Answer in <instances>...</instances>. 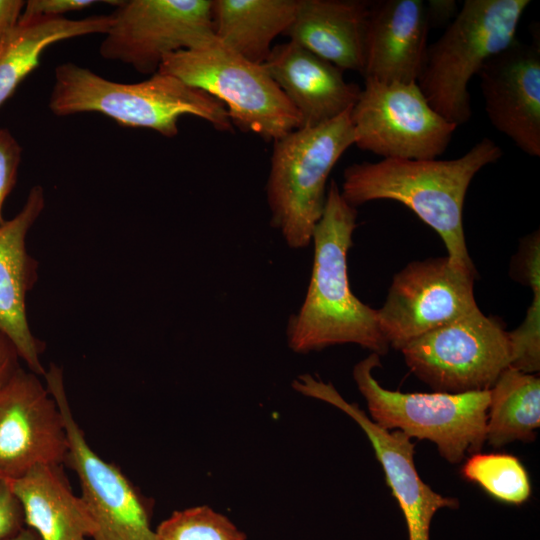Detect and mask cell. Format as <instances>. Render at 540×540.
<instances>
[{"label":"cell","mask_w":540,"mask_h":540,"mask_svg":"<svg viewBox=\"0 0 540 540\" xmlns=\"http://www.w3.org/2000/svg\"><path fill=\"white\" fill-rule=\"evenodd\" d=\"M158 72L178 78L222 102L232 124L265 141L301 127L298 113L263 65L248 61L215 35L164 57Z\"/></svg>","instance_id":"6"},{"label":"cell","mask_w":540,"mask_h":540,"mask_svg":"<svg viewBox=\"0 0 540 540\" xmlns=\"http://www.w3.org/2000/svg\"><path fill=\"white\" fill-rule=\"evenodd\" d=\"M46 386L62 413L68 438L65 463L77 475L83 502L95 525L93 540H156L150 509L120 468L88 444L65 390L62 368L51 363Z\"/></svg>","instance_id":"10"},{"label":"cell","mask_w":540,"mask_h":540,"mask_svg":"<svg viewBox=\"0 0 540 540\" xmlns=\"http://www.w3.org/2000/svg\"><path fill=\"white\" fill-rule=\"evenodd\" d=\"M110 25V15L82 19L38 17L19 21L0 43V106L22 80L38 67L41 54L47 47L75 37L104 35Z\"/></svg>","instance_id":"22"},{"label":"cell","mask_w":540,"mask_h":540,"mask_svg":"<svg viewBox=\"0 0 540 540\" xmlns=\"http://www.w3.org/2000/svg\"><path fill=\"white\" fill-rule=\"evenodd\" d=\"M25 526L22 506L11 482L0 476V540L15 536Z\"/></svg>","instance_id":"28"},{"label":"cell","mask_w":540,"mask_h":540,"mask_svg":"<svg viewBox=\"0 0 540 540\" xmlns=\"http://www.w3.org/2000/svg\"><path fill=\"white\" fill-rule=\"evenodd\" d=\"M155 533L156 540H247L230 519L206 505L174 511Z\"/></svg>","instance_id":"26"},{"label":"cell","mask_w":540,"mask_h":540,"mask_svg":"<svg viewBox=\"0 0 540 540\" xmlns=\"http://www.w3.org/2000/svg\"><path fill=\"white\" fill-rule=\"evenodd\" d=\"M263 66L298 113L301 127L338 117L361 92L341 69L292 41L273 46Z\"/></svg>","instance_id":"18"},{"label":"cell","mask_w":540,"mask_h":540,"mask_svg":"<svg viewBox=\"0 0 540 540\" xmlns=\"http://www.w3.org/2000/svg\"><path fill=\"white\" fill-rule=\"evenodd\" d=\"M370 5L359 0H299L284 35L342 71L362 74Z\"/></svg>","instance_id":"19"},{"label":"cell","mask_w":540,"mask_h":540,"mask_svg":"<svg viewBox=\"0 0 540 540\" xmlns=\"http://www.w3.org/2000/svg\"><path fill=\"white\" fill-rule=\"evenodd\" d=\"M495 129L524 153L540 156V46L515 39L477 74Z\"/></svg>","instance_id":"15"},{"label":"cell","mask_w":540,"mask_h":540,"mask_svg":"<svg viewBox=\"0 0 540 540\" xmlns=\"http://www.w3.org/2000/svg\"><path fill=\"white\" fill-rule=\"evenodd\" d=\"M461 475L501 503L522 505L531 495L529 474L511 454L474 453L462 465Z\"/></svg>","instance_id":"24"},{"label":"cell","mask_w":540,"mask_h":540,"mask_svg":"<svg viewBox=\"0 0 540 540\" xmlns=\"http://www.w3.org/2000/svg\"><path fill=\"white\" fill-rule=\"evenodd\" d=\"M18 352L9 338L0 331V388L21 367Z\"/></svg>","instance_id":"30"},{"label":"cell","mask_w":540,"mask_h":540,"mask_svg":"<svg viewBox=\"0 0 540 540\" xmlns=\"http://www.w3.org/2000/svg\"><path fill=\"white\" fill-rule=\"evenodd\" d=\"M502 149L483 138L456 159H382L353 163L343 173V198L353 207L394 200L412 210L442 238L456 267L475 272L468 254L463 209L475 175L502 157Z\"/></svg>","instance_id":"1"},{"label":"cell","mask_w":540,"mask_h":540,"mask_svg":"<svg viewBox=\"0 0 540 540\" xmlns=\"http://www.w3.org/2000/svg\"><path fill=\"white\" fill-rule=\"evenodd\" d=\"M97 2L94 0H29L25 2L19 21L38 17H63L65 13L88 8Z\"/></svg>","instance_id":"29"},{"label":"cell","mask_w":540,"mask_h":540,"mask_svg":"<svg viewBox=\"0 0 540 540\" xmlns=\"http://www.w3.org/2000/svg\"><path fill=\"white\" fill-rule=\"evenodd\" d=\"M21 158L22 148L16 138L9 130L0 128V226L5 222L3 207L15 186Z\"/></svg>","instance_id":"27"},{"label":"cell","mask_w":540,"mask_h":540,"mask_svg":"<svg viewBox=\"0 0 540 540\" xmlns=\"http://www.w3.org/2000/svg\"><path fill=\"white\" fill-rule=\"evenodd\" d=\"M292 385L295 391L340 409L362 428L403 513L408 540H430L435 514L443 508L456 509L459 503L456 498L435 492L421 479L415 466V445L411 439L398 430L377 425L357 404L346 401L330 383L304 374Z\"/></svg>","instance_id":"14"},{"label":"cell","mask_w":540,"mask_h":540,"mask_svg":"<svg viewBox=\"0 0 540 540\" xmlns=\"http://www.w3.org/2000/svg\"><path fill=\"white\" fill-rule=\"evenodd\" d=\"M529 0H466L442 36L428 46L419 88L456 127L472 116L468 84L485 62L515 39Z\"/></svg>","instance_id":"4"},{"label":"cell","mask_w":540,"mask_h":540,"mask_svg":"<svg viewBox=\"0 0 540 540\" xmlns=\"http://www.w3.org/2000/svg\"><path fill=\"white\" fill-rule=\"evenodd\" d=\"M67 452L55 398L38 375L20 367L0 388V476L12 481L38 465H63Z\"/></svg>","instance_id":"13"},{"label":"cell","mask_w":540,"mask_h":540,"mask_svg":"<svg viewBox=\"0 0 540 540\" xmlns=\"http://www.w3.org/2000/svg\"><path fill=\"white\" fill-rule=\"evenodd\" d=\"M354 144L383 159H436L456 126L437 113L417 83L365 78L350 111Z\"/></svg>","instance_id":"9"},{"label":"cell","mask_w":540,"mask_h":540,"mask_svg":"<svg viewBox=\"0 0 540 540\" xmlns=\"http://www.w3.org/2000/svg\"><path fill=\"white\" fill-rule=\"evenodd\" d=\"M48 107L59 117L97 112L125 127L146 128L164 137L178 134L184 115L201 118L221 132L233 130L222 102L178 78L156 72L137 83L103 78L72 62L58 65Z\"/></svg>","instance_id":"3"},{"label":"cell","mask_w":540,"mask_h":540,"mask_svg":"<svg viewBox=\"0 0 540 540\" xmlns=\"http://www.w3.org/2000/svg\"><path fill=\"white\" fill-rule=\"evenodd\" d=\"M351 109L273 141L267 202L271 224L290 248H305L312 241L324 210L329 174L354 144Z\"/></svg>","instance_id":"5"},{"label":"cell","mask_w":540,"mask_h":540,"mask_svg":"<svg viewBox=\"0 0 540 540\" xmlns=\"http://www.w3.org/2000/svg\"><path fill=\"white\" fill-rule=\"evenodd\" d=\"M475 273L447 256L413 261L394 275L383 306L380 330L389 347L401 350L412 340L478 308Z\"/></svg>","instance_id":"12"},{"label":"cell","mask_w":540,"mask_h":540,"mask_svg":"<svg viewBox=\"0 0 540 540\" xmlns=\"http://www.w3.org/2000/svg\"><path fill=\"white\" fill-rule=\"evenodd\" d=\"M485 441L499 448L530 442L540 426V379L507 367L489 389Z\"/></svg>","instance_id":"23"},{"label":"cell","mask_w":540,"mask_h":540,"mask_svg":"<svg viewBox=\"0 0 540 540\" xmlns=\"http://www.w3.org/2000/svg\"><path fill=\"white\" fill-rule=\"evenodd\" d=\"M429 25H443L453 20L459 9L454 0H429L425 3Z\"/></svg>","instance_id":"31"},{"label":"cell","mask_w":540,"mask_h":540,"mask_svg":"<svg viewBox=\"0 0 540 540\" xmlns=\"http://www.w3.org/2000/svg\"><path fill=\"white\" fill-rule=\"evenodd\" d=\"M429 28L425 2L421 0L371 3L364 43V79L417 83Z\"/></svg>","instance_id":"17"},{"label":"cell","mask_w":540,"mask_h":540,"mask_svg":"<svg viewBox=\"0 0 540 540\" xmlns=\"http://www.w3.org/2000/svg\"><path fill=\"white\" fill-rule=\"evenodd\" d=\"M371 353L353 368V379L364 397L370 418L387 430L429 440L449 463H461L480 452L486 435L489 390L465 393H402L382 387L372 371L381 366Z\"/></svg>","instance_id":"7"},{"label":"cell","mask_w":540,"mask_h":540,"mask_svg":"<svg viewBox=\"0 0 540 540\" xmlns=\"http://www.w3.org/2000/svg\"><path fill=\"white\" fill-rule=\"evenodd\" d=\"M5 540H41L37 533L25 526L18 534Z\"/></svg>","instance_id":"33"},{"label":"cell","mask_w":540,"mask_h":540,"mask_svg":"<svg viewBox=\"0 0 540 540\" xmlns=\"http://www.w3.org/2000/svg\"><path fill=\"white\" fill-rule=\"evenodd\" d=\"M400 351L416 377L446 393L489 390L512 360L509 332L479 307Z\"/></svg>","instance_id":"8"},{"label":"cell","mask_w":540,"mask_h":540,"mask_svg":"<svg viewBox=\"0 0 540 540\" xmlns=\"http://www.w3.org/2000/svg\"><path fill=\"white\" fill-rule=\"evenodd\" d=\"M211 0L120 1L99 48L102 58L153 75L165 56L214 35Z\"/></svg>","instance_id":"11"},{"label":"cell","mask_w":540,"mask_h":540,"mask_svg":"<svg viewBox=\"0 0 540 540\" xmlns=\"http://www.w3.org/2000/svg\"><path fill=\"white\" fill-rule=\"evenodd\" d=\"M299 0H214V35L250 62L263 65L272 42L293 22Z\"/></svg>","instance_id":"21"},{"label":"cell","mask_w":540,"mask_h":540,"mask_svg":"<svg viewBox=\"0 0 540 540\" xmlns=\"http://www.w3.org/2000/svg\"><path fill=\"white\" fill-rule=\"evenodd\" d=\"M25 1L0 0V43L19 23Z\"/></svg>","instance_id":"32"},{"label":"cell","mask_w":540,"mask_h":540,"mask_svg":"<svg viewBox=\"0 0 540 540\" xmlns=\"http://www.w3.org/2000/svg\"><path fill=\"white\" fill-rule=\"evenodd\" d=\"M45 208L42 186H33L21 210L0 226V331L15 346L28 370L44 376L45 344L32 332L26 298L38 278V263L28 253L26 238Z\"/></svg>","instance_id":"16"},{"label":"cell","mask_w":540,"mask_h":540,"mask_svg":"<svg viewBox=\"0 0 540 540\" xmlns=\"http://www.w3.org/2000/svg\"><path fill=\"white\" fill-rule=\"evenodd\" d=\"M25 525L41 540H88L96 525L82 498L74 494L63 465L43 464L12 480Z\"/></svg>","instance_id":"20"},{"label":"cell","mask_w":540,"mask_h":540,"mask_svg":"<svg viewBox=\"0 0 540 540\" xmlns=\"http://www.w3.org/2000/svg\"><path fill=\"white\" fill-rule=\"evenodd\" d=\"M356 219L357 209L332 180L312 235L314 259L306 296L287 324V343L296 353L349 343L379 356L389 349L377 309L364 304L350 289L347 254L353 245Z\"/></svg>","instance_id":"2"},{"label":"cell","mask_w":540,"mask_h":540,"mask_svg":"<svg viewBox=\"0 0 540 540\" xmlns=\"http://www.w3.org/2000/svg\"><path fill=\"white\" fill-rule=\"evenodd\" d=\"M518 260L521 278L530 285L533 301L522 324L509 332L512 360L510 367L535 374L540 369V248L529 246Z\"/></svg>","instance_id":"25"}]
</instances>
